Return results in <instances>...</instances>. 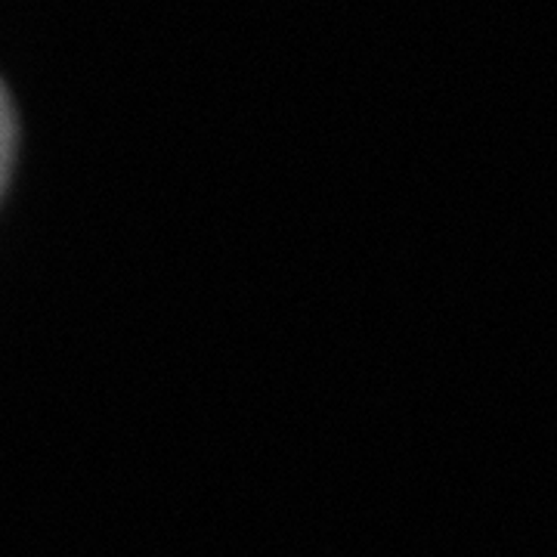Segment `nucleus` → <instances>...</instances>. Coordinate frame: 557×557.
I'll use <instances>...</instances> for the list:
<instances>
[{"instance_id":"1","label":"nucleus","mask_w":557,"mask_h":557,"mask_svg":"<svg viewBox=\"0 0 557 557\" xmlns=\"http://www.w3.org/2000/svg\"><path fill=\"white\" fill-rule=\"evenodd\" d=\"M13 149H16V119H13V106L10 97L0 84V193L10 180V168H13Z\"/></svg>"}]
</instances>
